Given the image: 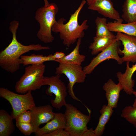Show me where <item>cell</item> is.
<instances>
[{
    "label": "cell",
    "instance_id": "ba28073f",
    "mask_svg": "<svg viewBox=\"0 0 136 136\" xmlns=\"http://www.w3.org/2000/svg\"><path fill=\"white\" fill-rule=\"evenodd\" d=\"M59 63L58 66L56 68L55 73L60 75L63 74L66 76L69 82L67 89L69 95L73 99L82 103L75 96L73 87L76 83L84 82L86 74L83 68L81 65L64 63Z\"/></svg>",
    "mask_w": 136,
    "mask_h": 136
},
{
    "label": "cell",
    "instance_id": "52a82bcc",
    "mask_svg": "<svg viewBox=\"0 0 136 136\" xmlns=\"http://www.w3.org/2000/svg\"><path fill=\"white\" fill-rule=\"evenodd\" d=\"M60 76L56 74L50 77H44L43 82V85L49 86L46 90V94L55 95V98L51 100V103L53 107L58 110L66 104V98L68 93L67 87L61 79Z\"/></svg>",
    "mask_w": 136,
    "mask_h": 136
},
{
    "label": "cell",
    "instance_id": "1f68e13d",
    "mask_svg": "<svg viewBox=\"0 0 136 136\" xmlns=\"http://www.w3.org/2000/svg\"><path fill=\"white\" fill-rule=\"evenodd\" d=\"M94 0H86L87 4L88 5Z\"/></svg>",
    "mask_w": 136,
    "mask_h": 136
},
{
    "label": "cell",
    "instance_id": "6da1fadb",
    "mask_svg": "<svg viewBox=\"0 0 136 136\" xmlns=\"http://www.w3.org/2000/svg\"><path fill=\"white\" fill-rule=\"evenodd\" d=\"M19 24L18 22L16 20L10 23L9 29L12 34V40L9 45L0 53L1 67L11 73L16 72L20 68L22 63L20 57L23 54L31 50L38 51L50 49L48 46H42L38 44L25 45L19 42L16 37Z\"/></svg>",
    "mask_w": 136,
    "mask_h": 136
},
{
    "label": "cell",
    "instance_id": "9a60e30c",
    "mask_svg": "<svg viewBox=\"0 0 136 136\" xmlns=\"http://www.w3.org/2000/svg\"><path fill=\"white\" fill-rule=\"evenodd\" d=\"M130 62L126 63V68L124 73H122L120 72L116 73L118 81L122 85L123 91L127 94L131 95L134 91L135 81L132 79V76L136 71V62L130 67L129 65Z\"/></svg>",
    "mask_w": 136,
    "mask_h": 136
},
{
    "label": "cell",
    "instance_id": "484cf974",
    "mask_svg": "<svg viewBox=\"0 0 136 136\" xmlns=\"http://www.w3.org/2000/svg\"><path fill=\"white\" fill-rule=\"evenodd\" d=\"M31 113L30 110L25 111L20 114L15 119L16 122L30 123Z\"/></svg>",
    "mask_w": 136,
    "mask_h": 136
},
{
    "label": "cell",
    "instance_id": "603a6c76",
    "mask_svg": "<svg viewBox=\"0 0 136 136\" xmlns=\"http://www.w3.org/2000/svg\"><path fill=\"white\" fill-rule=\"evenodd\" d=\"M106 18L97 17L95 20L96 36L99 37H109L114 35L108 28Z\"/></svg>",
    "mask_w": 136,
    "mask_h": 136
},
{
    "label": "cell",
    "instance_id": "d6986e66",
    "mask_svg": "<svg viewBox=\"0 0 136 136\" xmlns=\"http://www.w3.org/2000/svg\"><path fill=\"white\" fill-rule=\"evenodd\" d=\"M14 119L11 115L3 109L0 110V136H9L15 130L13 121Z\"/></svg>",
    "mask_w": 136,
    "mask_h": 136
},
{
    "label": "cell",
    "instance_id": "2e32d148",
    "mask_svg": "<svg viewBox=\"0 0 136 136\" xmlns=\"http://www.w3.org/2000/svg\"><path fill=\"white\" fill-rule=\"evenodd\" d=\"M123 21L122 19L120 18L113 22H108V29L111 32L136 36V21L124 24L122 23Z\"/></svg>",
    "mask_w": 136,
    "mask_h": 136
},
{
    "label": "cell",
    "instance_id": "4fadbf2b",
    "mask_svg": "<svg viewBox=\"0 0 136 136\" xmlns=\"http://www.w3.org/2000/svg\"><path fill=\"white\" fill-rule=\"evenodd\" d=\"M103 89L106 92V97L108 102L107 105L113 108H116L120 92L123 89L122 84L119 82L116 84L110 79L104 83Z\"/></svg>",
    "mask_w": 136,
    "mask_h": 136
},
{
    "label": "cell",
    "instance_id": "83f0119b",
    "mask_svg": "<svg viewBox=\"0 0 136 136\" xmlns=\"http://www.w3.org/2000/svg\"><path fill=\"white\" fill-rule=\"evenodd\" d=\"M65 55V54L62 52H57L52 55V58L55 61L57 60L60 59Z\"/></svg>",
    "mask_w": 136,
    "mask_h": 136
},
{
    "label": "cell",
    "instance_id": "277c9868",
    "mask_svg": "<svg viewBox=\"0 0 136 136\" xmlns=\"http://www.w3.org/2000/svg\"><path fill=\"white\" fill-rule=\"evenodd\" d=\"M45 67L44 64L30 65L26 67L24 74L16 83V91L24 94L40 89L43 86Z\"/></svg>",
    "mask_w": 136,
    "mask_h": 136
},
{
    "label": "cell",
    "instance_id": "30bf717a",
    "mask_svg": "<svg viewBox=\"0 0 136 136\" xmlns=\"http://www.w3.org/2000/svg\"><path fill=\"white\" fill-rule=\"evenodd\" d=\"M115 36L123 45V49L118 51L119 54L124 55L121 58L123 62H136V36L117 32Z\"/></svg>",
    "mask_w": 136,
    "mask_h": 136
},
{
    "label": "cell",
    "instance_id": "e0dca14e",
    "mask_svg": "<svg viewBox=\"0 0 136 136\" xmlns=\"http://www.w3.org/2000/svg\"><path fill=\"white\" fill-rule=\"evenodd\" d=\"M82 38H79L77 41L76 46L74 49L68 55L62 58L56 60V62L59 63L81 65L85 58L84 55L80 54L79 49L81 44Z\"/></svg>",
    "mask_w": 136,
    "mask_h": 136
},
{
    "label": "cell",
    "instance_id": "4dcf8cb0",
    "mask_svg": "<svg viewBox=\"0 0 136 136\" xmlns=\"http://www.w3.org/2000/svg\"><path fill=\"white\" fill-rule=\"evenodd\" d=\"M44 6L46 7L49 5V4L48 0H44Z\"/></svg>",
    "mask_w": 136,
    "mask_h": 136
},
{
    "label": "cell",
    "instance_id": "44dd1931",
    "mask_svg": "<svg viewBox=\"0 0 136 136\" xmlns=\"http://www.w3.org/2000/svg\"><path fill=\"white\" fill-rule=\"evenodd\" d=\"M122 17L127 23L136 21V0H125L122 9Z\"/></svg>",
    "mask_w": 136,
    "mask_h": 136
},
{
    "label": "cell",
    "instance_id": "f546056e",
    "mask_svg": "<svg viewBox=\"0 0 136 136\" xmlns=\"http://www.w3.org/2000/svg\"><path fill=\"white\" fill-rule=\"evenodd\" d=\"M132 94L134 95L135 97V99L132 105V106L134 107H136V91L134 90L132 92Z\"/></svg>",
    "mask_w": 136,
    "mask_h": 136
},
{
    "label": "cell",
    "instance_id": "5b68a950",
    "mask_svg": "<svg viewBox=\"0 0 136 136\" xmlns=\"http://www.w3.org/2000/svg\"><path fill=\"white\" fill-rule=\"evenodd\" d=\"M65 130L70 136H83L88 129L87 125L91 119L90 115L85 114L69 103L65 105Z\"/></svg>",
    "mask_w": 136,
    "mask_h": 136
},
{
    "label": "cell",
    "instance_id": "8fae6325",
    "mask_svg": "<svg viewBox=\"0 0 136 136\" xmlns=\"http://www.w3.org/2000/svg\"><path fill=\"white\" fill-rule=\"evenodd\" d=\"M31 113V123L34 127L35 132L39 128L40 125L47 123L54 117L55 113L53 111V107L47 105L35 107L30 110Z\"/></svg>",
    "mask_w": 136,
    "mask_h": 136
},
{
    "label": "cell",
    "instance_id": "3957f363",
    "mask_svg": "<svg viewBox=\"0 0 136 136\" xmlns=\"http://www.w3.org/2000/svg\"><path fill=\"white\" fill-rule=\"evenodd\" d=\"M58 11L57 5L54 3H51L47 6L39 8L36 13L35 18L40 26L37 36L44 43H51L54 40L51 29L57 21L55 16Z\"/></svg>",
    "mask_w": 136,
    "mask_h": 136
},
{
    "label": "cell",
    "instance_id": "7c38bea8",
    "mask_svg": "<svg viewBox=\"0 0 136 136\" xmlns=\"http://www.w3.org/2000/svg\"><path fill=\"white\" fill-rule=\"evenodd\" d=\"M88 9L115 20L120 18L119 13L114 8L111 0H94L88 5Z\"/></svg>",
    "mask_w": 136,
    "mask_h": 136
},
{
    "label": "cell",
    "instance_id": "8992f818",
    "mask_svg": "<svg viewBox=\"0 0 136 136\" xmlns=\"http://www.w3.org/2000/svg\"><path fill=\"white\" fill-rule=\"evenodd\" d=\"M0 96L6 100L10 104L12 111L11 115L16 119L22 112L31 110L36 106L31 91L24 94H20L4 87L0 88Z\"/></svg>",
    "mask_w": 136,
    "mask_h": 136
},
{
    "label": "cell",
    "instance_id": "cb8c5ba5",
    "mask_svg": "<svg viewBox=\"0 0 136 136\" xmlns=\"http://www.w3.org/2000/svg\"><path fill=\"white\" fill-rule=\"evenodd\" d=\"M121 116L136 128V107L129 106L125 107L122 111Z\"/></svg>",
    "mask_w": 136,
    "mask_h": 136
},
{
    "label": "cell",
    "instance_id": "9c48e42d",
    "mask_svg": "<svg viewBox=\"0 0 136 136\" xmlns=\"http://www.w3.org/2000/svg\"><path fill=\"white\" fill-rule=\"evenodd\" d=\"M120 44L121 41L116 39L108 47L93 58L90 63L83 68L86 74H90L97 65L106 60L113 59L116 60L118 64H122L123 62L118 54Z\"/></svg>",
    "mask_w": 136,
    "mask_h": 136
},
{
    "label": "cell",
    "instance_id": "d4e9b609",
    "mask_svg": "<svg viewBox=\"0 0 136 136\" xmlns=\"http://www.w3.org/2000/svg\"><path fill=\"white\" fill-rule=\"evenodd\" d=\"M16 126L20 131L25 135L29 136L34 133V127L31 123L16 122Z\"/></svg>",
    "mask_w": 136,
    "mask_h": 136
},
{
    "label": "cell",
    "instance_id": "ffe728a7",
    "mask_svg": "<svg viewBox=\"0 0 136 136\" xmlns=\"http://www.w3.org/2000/svg\"><path fill=\"white\" fill-rule=\"evenodd\" d=\"M113 109L107 105H104L102 106L99 111L101 115L98 124L94 130L95 136H101L103 135L105 126L113 112Z\"/></svg>",
    "mask_w": 136,
    "mask_h": 136
},
{
    "label": "cell",
    "instance_id": "4316f807",
    "mask_svg": "<svg viewBox=\"0 0 136 136\" xmlns=\"http://www.w3.org/2000/svg\"><path fill=\"white\" fill-rule=\"evenodd\" d=\"M44 136H70L68 133L64 129L60 128L51 133L46 134Z\"/></svg>",
    "mask_w": 136,
    "mask_h": 136
},
{
    "label": "cell",
    "instance_id": "5bb4252c",
    "mask_svg": "<svg viewBox=\"0 0 136 136\" xmlns=\"http://www.w3.org/2000/svg\"><path fill=\"white\" fill-rule=\"evenodd\" d=\"M66 124L64 114L60 112L55 113L54 117L52 120L43 127L39 128L34 133L36 136H44L58 129H65Z\"/></svg>",
    "mask_w": 136,
    "mask_h": 136
},
{
    "label": "cell",
    "instance_id": "7402d4cb",
    "mask_svg": "<svg viewBox=\"0 0 136 136\" xmlns=\"http://www.w3.org/2000/svg\"><path fill=\"white\" fill-rule=\"evenodd\" d=\"M52 55L50 54L47 56H44L42 54H33L29 56L22 55L20 58L22 61V64L24 66L38 65L43 64L47 61H54Z\"/></svg>",
    "mask_w": 136,
    "mask_h": 136
},
{
    "label": "cell",
    "instance_id": "7a4b0ae2",
    "mask_svg": "<svg viewBox=\"0 0 136 136\" xmlns=\"http://www.w3.org/2000/svg\"><path fill=\"white\" fill-rule=\"evenodd\" d=\"M86 2L82 0L78 8L71 14L68 21L65 24L66 20L61 18L53 25L52 31L59 33L60 38L63 44L67 47L74 44L79 38H82L85 35L84 31L87 30L88 26L87 20H84L81 24L78 23V17L80 12Z\"/></svg>",
    "mask_w": 136,
    "mask_h": 136
},
{
    "label": "cell",
    "instance_id": "ac0fdd59",
    "mask_svg": "<svg viewBox=\"0 0 136 136\" xmlns=\"http://www.w3.org/2000/svg\"><path fill=\"white\" fill-rule=\"evenodd\" d=\"M116 40L115 35L109 37L95 36L89 46L92 55H96L108 47Z\"/></svg>",
    "mask_w": 136,
    "mask_h": 136
},
{
    "label": "cell",
    "instance_id": "f1b7e54d",
    "mask_svg": "<svg viewBox=\"0 0 136 136\" xmlns=\"http://www.w3.org/2000/svg\"><path fill=\"white\" fill-rule=\"evenodd\" d=\"M83 136H95L94 130L92 128L88 129L83 134Z\"/></svg>",
    "mask_w": 136,
    "mask_h": 136
}]
</instances>
